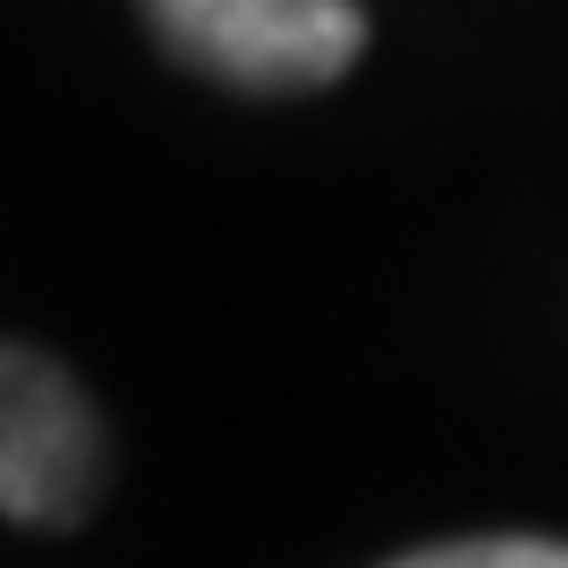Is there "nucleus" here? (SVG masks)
Masks as SVG:
<instances>
[{
    "mask_svg": "<svg viewBox=\"0 0 568 568\" xmlns=\"http://www.w3.org/2000/svg\"><path fill=\"white\" fill-rule=\"evenodd\" d=\"M95 489H103L95 403L40 347L0 339V514L24 529H71L88 521Z\"/></svg>",
    "mask_w": 568,
    "mask_h": 568,
    "instance_id": "nucleus-2",
    "label": "nucleus"
},
{
    "mask_svg": "<svg viewBox=\"0 0 568 568\" xmlns=\"http://www.w3.org/2000/svg\"><path fill=\"white\" fill-rule=\"evenodd\" d=\"M142 17L182 63L245 95L332 88L364 55V9L355 0H142Z\"/></svg>",
    "mask_w": 568,
    "mask_h": 568,
    "instance_id": "nucleus-1",
    "label": "nucleus"
},
{
    "mask_svg": "<svg viewBox=\"0 0 568 568\" xmlns=\"http://www.w3.org/2000/svg\"><path fill=\"white\" fill-rule=\"evenodd\" d=\"M387 568H568V545H545V537H466V545L403 552Z\"/></svg>",
    "mask_w": 568,
    "mask_h": 568,
    "instance_id": "nucleus-3",
    "label": "nucleus"
}]
</instances>
